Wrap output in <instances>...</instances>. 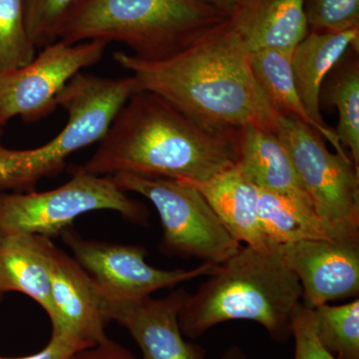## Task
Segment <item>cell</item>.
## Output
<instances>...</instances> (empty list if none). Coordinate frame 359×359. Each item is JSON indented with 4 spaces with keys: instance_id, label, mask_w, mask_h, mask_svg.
<instances>
[{
    "instance_id": "obj_9",
    "label": "cell",
    "mask_w": 359,
    "mask_h": 359,
    "mask_svg": "<svg viewBox=\"0 0 359 359\" xmlns=\"http://www.w3.org/2000/svg\"><path fill=\"white\" fill-rule=\"evenodd\" d=\"M107 45L98 40L68 44L58 39L28 65L0 73V127L15 117L33 123L51 114L68 82L97 65Z\"/></svg>"
},
{
    "instance_id": "obj_2",
    "label": "cell",
    "mask_w": 359,
    "mask_h": 359,
    "mask_svg": "<svg viewBox=\"0 0 359 359\" xmlns=\"http://www.w3.org/2000/svg\"><path fill=\"white\" fill-rule=\"evenodd\" d=\"M236 138L237 132L214 133L162 97L139 90L81 169L98 176L130 173L201 183L237 165Z\"/></svg>"
},
{
    "instance_id": "obj_28",
    "label": "cell",
    "mask_w": 359,
    "mask_h": 359,
    "mask_svg": "<svg viewBox=\"0 0 359 359\" xmlns=\"http://www.w3.org/2000/svg\"><path fill=\"white\" fill-rule=\"evenodd\" d=\"M86 348L82 344L63 337H51L47 346L39 353L20 358H0V359H69L80 349Z\"/></svg>"
},
{
    "instance_id": "obj_17",
    "label": "cell",
    "mask_w": 359,
    "mask_h": 359,
    "mask_svg": "<svg viewBox=\"0 0 359 359\" xmlns=\"http://www.w3.org/2000/svg\"><path fill=\"white\" fill-rule=\"evenodd\" d=\"M257 212L262 233L269 247L302 241L359 238V228L332 223L311 205L268 191L259 190Z\"/></svg>"
},
{
    "instance_id": "obj_27",
    "label": "cell",
    "mask_w": 359,
    "mask_h": 359,
    "mask_svg": "<svg viewBox=\"0 0 359 359\" xmlns=\"http://www.w3.org/2000/svg\"><path fill=\"white\" fill-rule=\"evenodd\" d=\"M69 359H139L119 342L107 339L95 346L80 349Z\"/></svg>"
},
{
    "instance_id": "obj_6",
    "label": "cell",
    "mask_w": 359,
    "mask_h": 359,
    "mask_svg": "<svg viewBox=\"0 0 359 359\" xmlns=\"http://www.w3.org/2000/svg\"><path fill=\"white\" fill-rule=\"evenodd\" d=\"M101 210L119 212L134 224L148 222L145 205L132 200L112 177L87 173L77 167L69 181L53 190L0 191V238L20 233L61 237L80 216Z\"/></svg>"
},
{
    "instance_id": "obj_4",
    "label": "cell",
    "mask_w": 359,
    "mask_h": 359,
    "mask_svg": "<svg viewBox=\"0 0 359 359\" xmlns=\"http://www.w3.org/2000/svg\"><path fill=\"white\" fill-rule=\"evenodd\" d=\"M229 16L200 0H87L58 39L119 42L135 57L160 60L204 39Z\"/></svg>"
},
{
    "instance_id": "obj_10",
    "label": "cell",
    "mask_w": 359,
    "mask_h": 359,
    "mask_svg": "<svg viewBox=\"0 0 359 359\" xmlns=\"http://www.w3.org/2000/svg\"><path fill=\"white\" fill-rule=\"evenodd\" d=\"M61 238L108 301L151 297L157 290L210 275L217 266L204 263L193 269H161L146 262L148 252L143 245L88 240L73 228L65 231Z\"/></svg>"
},
{
    "instance_id": "obj_22",
    "label": "cell",
    "mask_w": 359,
    "mask_h": 359,
    "mask_svg": "<svg viewBox=\"0 0 359 359\" xmlns=\"http://www.w3.org/2000/svg\"><path fill=\"white\" fill-rule=\"evenodd\" d=\"M314 327L321 346L337 359H359V299L340 306L313 309Z\"/></svg>"
},
{
    "instance_id": "obj_16",
    "label": "cell",
    "mask_w": 359,
    "mask_h": 359,
    "mask_svg": "<svg viewBox=\"0 0 359 359\" xmlns=\"http://www.w3.org/2000/svg\"><path fill=\"white\" fill-rule=\"evenodd\" d=\"M236 140L237 166L255 186L313 208L276 134L257 127H245L238 130Z\"/></svg>"
},
{
    "instance_id": "obj_11",
    "label": "cell",
    "mask_w": 359,
    "mask_h": 359,
    "mask_svg": "<svg viewBox=\"0 0 359 359\" xmlns=\"http://www.w3.org/2000/svg\"><path fill=\"white\" fill-rule=\"evenodd\" d=\"M51 261V337H63L85 347L108 339L104 299L91 276L73 257L49 244Z\"/></svg>"
},
{
    "instance_id": "obj_31",
    "label": "cell",
    "mask_w": 359,
    "mask_h": 359,
    "mask_svg": "<svg viewBox=\"0 0 359 359\" xmlns=\"http://www.w3.org/2000/svg\"><path fill=\"white\" fill-rule=\"evenodd\" d=\"M4 292H2L1 290H0V302H1L2 299H4Z\"/></svg>"
},
{
    "instance_id": "obj_19",
    "label": "cell",
    "mask_w": 359,
    "mask_h": 359,
    "mask_svg": "<svg viewBox=\"0 0 359 359\" xmlns=\"http://www.w3.org/2000/svg\"><path fill=\"white\" fill-rule=\"evenodd\" d=\"M52 238L36 235L0 238V290L27 295L51 316Z\"/></svg>"
},
{
    "instance_id": "obj_12",
    "label": "cell",
    "mask_w": 359,
    "mask_h": 359,
    "mask_svg": "<svg viewBox=\"0 0 359 359\" xmlns=\"http://www.w3.org/2000/svg\"><path fill=\"white\" fill-rule=\"evenodd\" d=\"M280 250L301 283L308 308L359 294V238L302 241Z\"/></svg>"
},
{
    "instance_id": "obj_32",
    "label": "cell",
    "mask_w": 359,
    "mask_h": 359,
    "mask_svg": "<svg viewBox=\"0 0 359 359\" xmlns=\"http://www.w3.org/2000/svg\"><path fill=\"white\" fill-rule=\"evenodd\" d=\"M0 136H1V127H0ZM1 144V143H0Z\"/></svg>"
},
{
    "instance_id": "obj_26",
    "label": "cell",
    "mask_w": 359,
    "mask_h": 359,
    "mask_svg": "<svg viewBox=\"0 0 359 359\" xmlns=\"http://www.w3.org/2000/svg\"><path fill=\"white\" fill-rule=\"evenodd\" d=\"M292 337L294 340V359H337L321 346L314 327L313 309L304 304L292 321Z\"/></svg>"
},
{
    "instance_id": "obj_1",
    "label": "cell",
    "mask_w": 359,
    "mask_h": 359,
    "mask_svg": "<svg viewBox=\"0 0 359 359\" xmlns=\"http://www.w3.org/2000/svg\"><path fill=\"white\" fill-rule=\"evenodd\" d=\"M140 90L153 92L198 123L219 134L257 127L276 134L280 115L257 83L250 51L229 20L204 39L160 60L131 53L113 54Z\"/></svg>"
},
{
    "instance_id": "obj_24",
    "label": "cell",
    "mask_w": 359,
    "mask_h": 359,
    "mask_svg": "<svg viewBox=\"0 0 359 359\" xmlns=\"http://www.w3.org/2000/svg\"><path fill=\"white\" fill-rule=\"evenodd\" d=\"M87 0H23L28 36L36 48L58 40L67 21Z\"/></svg>"
},
{
    "instance_id": "obj_21",
    "label": "cell",
    "mask_w": 359,
    "mask_h": 359,
    "mask_svg": "<svg viewBox=\"0 0 359 359\" xmlns=\"http://www.w3.org/2000/svg\"><path fill=\"white\" fill-rule=\"evenodd\" d=\"M334 68L327 86L321 90L339 113L335 131L342 146L348 148L351 161L359 172V65L358 59L344 61Z\"/></svg>"
},
{
    "instance_id": "obj_20",
    "label": "cell",
    "mask_w": 359,
    "mask_h": 359,
    "mask_svg": "<svg viewBox=\"0 0 359 359\" xmlns=\"http://www.w3.org/2000/svg\"><path fill=\"white\" fill-rule=\"evenodd\" d=\"M250 61L257 83L271 107L280 116L299 118L323 137V131L311 119L295 88L290 53L271 49L250 52Z\"/></svg>"
},
{
    "instance_id": "obj_18",
    "label": "cell",
    "mask_w": 359,
    "mask_h": 359,
    "mask_svg": "<svg viewBox=\"0 0 359 359\" xmlns=\"http://www.w3.org/2000/svg\"><path fill=\"white\" fill-rule=\"evenodd\" d=\"M185 183L202 194L226 230L238 242L259 249L269 247L259 226V188L248 179L237 165L207 181Z\"/></svg>"
},
{
    "instance_id": "obj_29",
    "label": "cell",
    "mask_w": 359,
    "mask_h": 359,
    "mask_svg": "<svg viewBox=\"0 0 359 359\" xmlns=\"http://www.w3.org/2000/svg\"><path fill=\"white\" fill-rule=\"evenodd\" d=\"M200 1L231 15L240 4L241 0H200Z\"/></svg>"
},
{
    "instance_id": "obj_3",
    "label": "cell",
    "mask_w": 359,
    "mask_h": 359,
    "mask_svg": "<svg viewBox=\"0 0 359 359\" xmlns=\"http://www.w3.org/2000/svg\"><path fill=\"white\" fill-rule=\"evenodd\" d=\"M205 276L197 292L188 294L180 311L184 337L197 339L226 321L249 320L261 325L278 344L292 339L302 289L280 245L241 247Z\"/></svg>"
},
{
    "instance_id": "obj_25",
    "label": "cell",
    "mask_w": 359,
    "mask_h": 359,
    "mask_svg": "<svg viewBox=\"0 0 359 359\" xmlns=\"http://www.w3.org/2000/svg\"><path fill=\"white\" fill-rule=\"evenodd\" d=\"M309 32H342L359 27V0H306Z\"/></svg>"
},
{
    "instance_id": "obj_5",
    "label": "cell",
    "mask_w": 359,
    "mask_h": 359,
    "mask_svg": "<svg viewBox=\"0 0 359 359\" xmlns=\"http://www.w3.org/2000/svg\"><path fill=\"white\" fill-rule=\"evenodd\" d=\"M140 90L136 78H108L80 72L57 98L67 123L53 139L34 149L13 150L0 144V191H35L40 180L65 170L71 155L99 143L130 97Z\"/></svg>"
},
{
    "instance_id": "obj_15",
    "label": "cell",
    "mask_w": 359,
    "mask_h": 359,
    "mask_svg": "<svg viewBox=\"0 0 359 359\" xmlns=\"http://www.w3.org/2000/svg\"><path fill=\"white\" fill-rule=\"evenodd\" d=\"M306 4V0H241L230 18L250 52L271 49L292 54L309 32Z\"/></svg>"
},
{
    "instance_id": "obj_7",
    "label": "cell",
    "mask_w": 359,
    "mask_h": 359,
    "mask_svg": "<svg viewBox=\"0 0 359 359\" xmlns=\"http://www.w3.org/2000/svg\"><path fill=\"white\" fill-rule=\"evenodd\" d=\"M111 177L125 192L139 194L154 205L163 229L160 249L168 256L219 264L242 247L202 194L185 182L130 173Z\"/></svg>"
},
{
    "instance_id": "obj_14",
    "label": "cell",
    "mask_w": 359,
    "mask_h": 359,
    "mask_svg": "<svg viewBox=\"0 0 359 359\" xmlns=\"http://www.w3.org/2000/svg\"><path fill=\"white\" fill-rule=\"evenodd\" d=\"M358 45L359 27L342 32H309L290 54L295 88L302 102L323 131V138L332 143L337 154L346 159L351 158L335 130L328 126L320 114V95L325 79L347 52L351 49L358 51Z\"/></svg>"
},
{
    "instance_id": "obj_8",
    "label": "cell",
    "mask_w": 359,
    "mask_h": 359,
    "mask_svg": "<svg viewBox=\"0 0 359 359\" xmlns=\"http://www.w3.org/2000/svg\"><path fill=\"white\" fill-rule=\"evenodd\" d=\"M276 136L316 212L332 223L359 228V172L353 161L330 152L321 135L294 116H280Z\"/></svg>"
},
{
    "instance_id": "obj_30",
    "label": "cell",
    "mask_w": 359,
    "mask_h": 359,
    "mask_svg": "<svg viewBox=\"0 0 359 359\" xmlns=\"http://www.w3.org/2000/svg\"><path fill=\"white\" fill-rule=\"evenodd\" d=\"M221 359H245V353L240 346H231L224 351Z\"/></svg>"
},
{
    "instance_id": "obj_13",
    "label": "cell",
    "mask_w": 359,
    "mask_h": 359,
    "mask_svg": "<svg viewBox=\"0 0 359 359\" xmlns=\"http://www.w3.org/2000/svg\"><path fill=\"white\" fill-rule=\"evenodd\" d=\"M188 294L176 290L163 299H104V313L108 321L128 330L140 348L141 359H208L204 347L187 341L180 328L179 313Z\"/></svg>"
},
{
    "instance_id": "obj_23",
    "label": "cell",
    "mask_w": 359,
    "mask_h": 359,
    "mask_svg": "<svg viewBox=\"0 0 359 359\" xmlns=\"http://www.w3.org/2000/svg\"><path fill=\"white\" fill-rule=\"evenodd\" d=\"M36 49L26 29L23 0H0V73L32 62Z\"/></svg>"
}]
</instances>
